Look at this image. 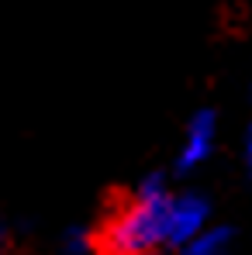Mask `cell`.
<instances>
[{
  "mask_svg": "<svg viewBox=\"0 0 252 255\" xmlns=\"http://www.w3.org/2000/svg\"><path fill=\"white\" fill-rule=\"evenodd\" d=\"M135 255H156V252H135Z\"/></svg>",
  "mask_w": 252,
  "mask_h": 255,
  "instance_id": "52a82bcc",
  "label": "cell"
},
{
  "mask_svg": "<svg viewBox=\"0 0 252 255\" xmlns=\"http://www.w3.org/2000/svg\"><path fill=\"white\" fill-rule=\"evenodd\" d=\"M166 176L163 172L142 176L135 193L100 224L97 249L104 255H135L156 252L159 245H166Z\"/></svg>",
  "mask_w": 252,
  "mask_h": 255,
  "instance_id": "6da1fadb",
  "label": "cell"
},
{
  "mask_svg": "<svg viewBox=\"0 0 252 255\" xmlns=\"http://www.w3.org/2000/svg\"><path fill=\"white\" fill-rule=\"evenodd\" d=\"M242 162L252 172V111H249V125H246V138H242Z\"/></svg>",
  "mask_w": 252,
  "mask_h": 255,
  "instance_id": "8992f818",
  "label": "cell"
},
{
  "mask_svg": "<svg viewBox=\"0 0 252 255\" xmlns=\"http://www.w3.org/2000/svg\"><path fill=\"white\" fill-rule=\"evenodd\" d=\"M218 148V114L211 107L194 111V118L183 128V141H180V152H176V169L180 172H194L201 169L214 155Z\"/></svg>",
  "mask_w": 252,
  "mask_h": 255,
  "instance_id": "3957f363",
  "label": "cell"
},
{
  "mask_svg": "<svg viewBox=\"0 0 252 255\" xmlns=\"http://www.w3.org/2000/svg\"><path fill=\"white\" fill-rule=\"evenodd\" d=\"M204 228H211V200L197 190L169 193L166 200V245L180 249L190 238H197Z\"/></svg>",
  "mask_w": 252,
  "mask_h": 255,
  "instance_id": "7a4b0ae2",
  "label": "cell"
},
{
  "mask_svg": "<svg viewBox=\"0 0 252 255\" xmlns=\"http://www.w3.org/2000/svg\"><path fill=\"white\" fill-rule=\"evenodd\" d=\"M93 249H97V235H90L80 224L62 228V235H59V252L62 255H86V252H93Z\"/></svg>",
  "mask_w": 252,
  "mask_h": 255,
  "instance_id": "5b68a950",
  "label": "cell"
},
{
  "mask_svg": "<svg viewBox=\"0 0 252 255\" xmlns=\"http://www.w3.org/2000/svg\"><path fill=\"white\" fill-rule=\"evenodd\" d=\"M232 249H235V231L228 224H211L197 238L180 245L176 255H232Z\"/></svg>",
  "mask_w": 252,
  "mask_h": 255,
  "instance_id": "277c9868",
  "label": "cell"
}]
</instances>
